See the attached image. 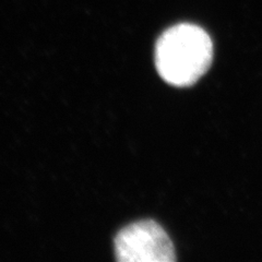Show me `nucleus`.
Instances as JSON below:
<instances>
[{"label": "nucleus", "mask_w": 262, "mask_h": 262, "mask_svg": "<svg viewBox=\"0 0 262 262\" xmlns=\"http://www.w3.org/2000/svg\"><path fill=\"white\" fill-rule=\"evenodd\" d=\"M114 250L119 262H174L173 243L164 228L152 220L131 223L117 233Z\"/></svg>", "instance_id": "f03ea898"}, {"label": "nucleus", "mask_w": 262, "mask_h": 262, "mask_svg": "<svg viewBox=\"0 0 262 262\" xmlns=\"http://www.w3.org/2000/svg\"><path fill=\"white\" fill-rule=\"evenodd\" d=\"M213 43L202 28L179 23L164 31L157 40L154 63L159 76L167 84L188 88L210 69Z\"/></svg>", "instance_id": "f257e3e1"}]
</instances>
